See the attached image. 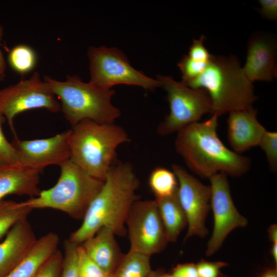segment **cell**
Segmentation results:
<instances>
[{
    "mask_svg": "<svg viewBox=\"0 0 277 277\" xmlns=\"http://www.w3.org/2000/svg\"><path fill=\"white\" fill-rule=\"evenodd\" d=\"M138 186V180L130 163H113L101 189L88 206L81 225L69 240L80 245L103 227L109 228L115 235H125L129 212L138 200L136 194Z\"/></svg>",
    "mask_w": 277,
    "mask_h": 277,
    "instance_id": "obj_1",
    "label": "cell"
},
{
    "mask_svg": "<svg viewBox=\"0 0 277 277\" xmlns=\"http://www.w3.org/2000/svg\"><path fill=\"white\" fill-rule=\"evenodd\" d=\"M218 117L192 123L177 132L175 147L188 167L201 177L209 178L223 172L235 176L250 167L249 158L226 147L219 138Z\"/></svg>",
    "mask_w": 277,
    "mask_h": 277,
    "instance_id": "obj_2",
    "label": "cell"
},
{
    "mask_svg": "<svg viewBox=\"0 0 277 277\" xmlns=\"http://www.w3.org/2000/svg\"><path fill=\"white\" fill-rule=\"evenodd\" d=\"M252 84L236 57L212 55L204 72L184 85L194 89H204L211 101L210 113L219 117L253 107L257 97Z\"/></svg>",
    "mask_w": 277,
    "mask_h": 277,
    "instance_id": "obj_3",
    "label": "cell"
},
{
    "mask_svg": "<svg viewBox=\"0 0 277 277\" xmlns=\"http://www.w3.org/2000/svg\"><path fill=\"white\" fill-rule=\"evenodd\" d=\"M128 141L127 133L121 126L85 120L71 129L70 159L91 176L104 181L117 148Z\"/></svg>",
    "mask_w": 277,
    "mask_h": 277,
    "instance_id": "obj_4",
    "label": "cell"
},
{
    "mask_svg": "<svg viewBox=\"0 0 277 277\" xmlns=\"http://www.w3.org/2000/svg\"><path fill=\"white\" fill-rule=\"evenodd\" d=\"M48 88L61 101V109L72 126L85 120L101 124H113L121 115L111 103L114 90L84 82L76 75L66 76L64 81L46 76Z\"/></svg>",
    "mask_w": 277,
    "mask_h": 277,
    "instance_id": "obj_5",
    "label": "cell"
},
{
    "mask_svg": "<svg viewBox=\"0 0 277 277\" xmlns=\"http://www.w3.org/2000/svg\"><path fill=\"white\" fill-rule=\"evenodd\" d=\"M60 166V175L54 186L20 203L32 210L51 208L83 220L104 181L91 176L70 159Z\"/></svg>",
    "mask_w": 277,
    "mask_h": 277,
    "instance_id": "obj_6",
    "label": "cell"
},
{
    "mask_svg": "<svg viewBox=\"0 0 277 277\" xmlns=\"http://www.w3.org/2000/svg\"><path fill=\"white\" fill-rule=\"evenodd\" d=\"M157 80L167 92L170 107L169 114L157 128L159 134L177 132L211 113V101L204 89H192L168 76L159 75Z\"/></svg>",
    "mask_w": 277,
    "mask_h": 277,
    "instance_id": "obj_7",
    "label": "cell"
},
{
    "mask_svg": "<svg viewBox=\"0 0 277 277\" xmlns=\"http://www.w3.org/2000/svg\"><path fill=\"white\" fill-rule=\"evenodd\" d=\"M90 83L111 89L116 85L137 86L146 90L161 87L157 80L151 78L130 65L125 54L116 48L92 46L88 50Z\"/></svg>",
    "mask_w": 277,
    "mask_h": 277,
    "instance_id": "obj_8",
    "label": "cell"
},
{
    "mask_svg": "<svg viewBox=\"0 0 277 277\" xmlns=\"http://www.w3.org/2000/svg\"><path fill=\"white\" fill-rule=\"evenodd\" d=\"M39 108L57 112L61 110V103L37 72L28 79H22L0 89V114L7 121L14 136L15 116L24 111Z\"/></svg>",
    "mask_w": 277,
    "mask_h": 277,
    "instance_id": "obj_9",
    "label": "cell"
},
{
    "mask_svg": "<svg viewBox=\"0 0 277 277\" xmlns=\"http://www.w3.org/2000/svg\"><path fill=\"white\" fill-rule=\"evenodd\" d=\"M126 224L130 250L151 256L162 251L168 242L155 200L136 201Z\"/></svg>",
    "mask_w": 277,
    "mask_h": 277,
    "instance_id": "obj_10",
    "label": "cell"
},
{
    "mask_svg": "<svg viewBox=\"0 0 277 277\" xmlns=\"http://www.w3.org/2000/svg\"><path fill=\"white\" fill-rule=\"evenodd\" d=\"M172 169L178 182V199L187 221L184 240L194 235L204 238L208 234L205 220L210 207V186L203 184L178 165L173 164Z\"/></svg>",
    "mask_w": 277,
    "mask_h": 277,
    "instance_id": "obj_11",
    "label": "cell"
},
{
    "mask_svg": "<svg viewBox=\"0 0 277 277\" xmlns=\"http://www.w3.org/2000/svg\"><path fill=\"white\" fill-rule=\"evenodd\" d=\"M210 181V207L213 213V229L206 251L207 256L214 254L233 229L247 225L246 219L238 211L233 202L226 174L216 173Z\"/></svg>",
    "mask_w": 277,
    "mask_h": 277,
    "instance_id": "obj_12",
    "label": "cell"
},
{
    "mask_svg": "<svg viewBox=\"0 0 277 277\" xmlns=\"http://www.w3.org/2000/svg\"><path fill=\"white\" fill-rule=\"evenodd\" d=\"M71 129L53 136L21 140L14 136L11 144L18 155L19 164L41 172L46 167L60 166L70 159Z\"/></svg>",
    "mask_w": 277,
    "mask_h": 277,
    "instance_id": "obj_13",
    "label": "cell"
},
{
    "mask_svg": "<svg viewBox=\"0 0 277 277\" xmlns=\"http://www.w3.org/2000/svg\"><path fill=\"white\" fill-rule=\"evenodd\" d=\"M36 240L27 217L13 226L0 242V277L6 276L19 263Z\"/></svg>",
    "mask_w": 277,
    "mask_h": 277,
    "instance_id": "obj_14",
    "label": "cell"
},
{
    "mask_svg": "<svg viewBox=\"0 0 277 277\" xmlns=\"http://www.w3.org/2000/svg\"><path fill=\"white\" fill-rule=\"evenodd\" d=\"M256 114L257 111L253 107L229 113L228 139L236 153L259 145L266 130L258 120Z\"/></svg>",
    "mask_w": 277,
    "mask_h": 277,
    "instance_id": "obj_15",
    "label": "cell"
},
{
    "mask_svg": "<svg viewBox=\"0 0 277 277\" xmlns=\"http://www.w3.org/2000/svg\"><path fill=\"white\" fill-rule=\"evenodd\" d=\"M275 45L263 37H254L248 45L246 63L242 68L248 80L269 82L277 75Z\"/></svg>",
    "mask_w": 277,
    "mask_h": 277,
    "instance_id": "obj_16",
    "label": "cell"
},
{
    "mask_svg": "<svg viewBox=\"0 0 277 277\" xmlns=\"http://www.w3.org/2000/svg\"><path fill=\"white\" fill-rule=\"evenodd\" d=\"M40 173L20 164L0 165V201L9 194L37 196Z\"/></svg>",
    "mask_w": 277,
    "mask_h": 277,
    "instance_id": "obj_17",
    "label": "cell"
},
{
    "mask_svg": "<svg viewBox=\"0 0 277 277\" xmlns=\"http://www.w3.org/2000/svg\"><path fill=\"white\" fill-rule=\"evenodd\" d=\"M108 227H103L81 245L88 255L109 275L114 270L123 254Z\"/></svg>",
    "mask_w": 277,
    "mask_h": 277,
    "instance_id": "obj_18",
    "label": "cell"
},
{
    "mask_svg": "<svg viewBox=\"0 0 277 277\" xmlns=\"http://www.w3.org/2000/svg\"><path fill=\"white\" fill-rule=\"evenodd\" d=\"M60 239L49 232L37 239L19 263L5 277H35L41 268L57 250Z\"/></svg>",
    "mask_w": 277,
    "mask_h": 277,
    "instance_id": "obj_19",
    "label": "cell"
},
{
    "mask_svg": "<svg viewBox=\"0 0 277 277\" xmlns=\"http://www.w3.org/2000/svg\"><path fill=\"white\" fill-rule=\"evenodd\" d=\"M155 200L167 241L175 242L187 225L186 216L179 202L177 191L171 196Z\"/></svg>",
    "mask_w": 277,
    "mask_h": 277,
    "instance_id": "obj_20",
    "label": "cell"
},
{
    "mask_svg": "<svg viewBox=\"0 0 277 277\" xmlns=\"http://www.w3.org/2000/svg\"><path fill=\"white\" fill-rule=\"evenodd\" d=\"M151 270L150 256L129 250L108 277H146Z\"/></svg>",
    "mask_w": 277,
    "mask_h": 277,
    "instance_id": "obj_21",
    "label": "cell"
},
{
    "mask_svg": "<svg viewBox=\"0 0 277 277\" xmlns=\"http://www.w3.org/2000/svg\"><path fill=\"white\" fill-rule=\"evenodd\" d=\"M149 185L155 199H160L174 194L177 190L178 182L173 171L157 167L149 176Z\"/></svg>",
    "mask_w": 277,
    "mask_h": 277,
    "instance_id": "obj_22",
    "label": "cell"
},
{
    "mask_svg": "<svg viewBox=\"0 0 277 277\" xmlns=\"http://www.w3.org/2000/svg\"><path fill=\"white\" fill-rule=\"evenodd\" d=\"M32 209L20 202L11 200L0 201V239L19 221L27 217Z\"/></svg>",
    "mask_w": 277,
    "mask_h": 277,
    "instance_id": "obj_23",
    "label": "cell"
},
{
    "mask_svg": "<svg viewBox=\"0 0 277 277\" xmlns=\"http://www.w3.org/2000/svg\"><path fill=\"white\" fill-rule=\"evenodd\" d=\"M35 52L26 45H18L13 47L9 52L8 62L16 72L24 75L31 71L36 64Z\"/></svg>",
    "mask_w": 277,
    "mask_h": 277,
    "instance_id": "obj_24",
    "label": "cell"
},
{
    "mask_svg": "<svg viewBox=\"0 0 277 277\" xmlns=\"http://www.w3.org/2000/svg\"><path fill=\"white\" fill-rule=\"evenodd\" d=\"M77 271L79 277H108L86 253L82 246L77 247Z\"/></svg>",
    "mask_w": 277,
    "mask_h": 277,
    "instance_id": "obj_25",
    "label": "cell"
},
{
    "mask_svg": "<svg viewBox=\"0 0 277 277\" xmlns=\"http://www.w3.org/2000/svg\"><path fill=\"white\" fill-rule=\"evenodd\" d=\"M78 245L69 240L65 242L64 254L60 277H79L77 264Z\"/></svg>",
    "mask_w": 277,
    "mask_h": 277,
    "instance_id": "obj_26",
    "label": "cell"
},
{
    "mask_svg": "<svg viewBox=\"0 0 277 277\" xmlns=\"http://www.w3.org/2000/svg\"><path fill=\"white\" fill-rule=\"evenodd\" d=\"M209 63L197 62L188 55L184 56L177 64L182 74L181 82L185 84L198 77L204 72Z\"/></svg>",
    "mask_w": 277,
    "mask_h": 277,
    "instance_id": "obj_27",
    "label": "cell"
},
{
    "mask_svg": "<svg viewBox=\"0 0 277 277\" xmlns=\"http://www.w3.org/2000/svg\"><path fill=\"white\" fill-rule=\"evenodd\" d=\"M5 121V117L0 114V165L19 164L14 146L7 140L3 131L2 126Z\"/></svg>",
    "mask_w": 277,
    "mask_h": 277,
    "instance_id": "obj_28",
    "label": "cell"
},
{
    "mask_svg": "<svg viewBox=\"0 0 277 277\" xmlns=\"http://www.w3.org/2000/svg\"><path fill=\"white\" fill-rule=\"evenodd\" d=\"M264 151L269 165L275 170L277 167V133L266 130L259 145Z\"/></svg>",
    "mask_w": 277,
    "mask_h": 277,
    "instance_id": "obj_29",
    "label": "cell"
},
{
    "mask_svg": "<svg viewBox=\"0 0 277 277\" xmlns=\"http://www.w3.org/2000/svg\"><path fill=\"white\" fill-rule=\"evenodd\" d=\"M63 255L58 249L41 268L35 277H60Z\"/></svg>",
    "mask_w": 277,
    "mask_h": 277,
    "instance_id": "obj_30",
    "label": "cell"
},
{
    "mask_svg": "<svg viewBox=\"0 0 277 277\" xmlns=\"http://www.w3.org/2000/svg\"><path fill=\"white\" fill-rule=\"evenodd\" d=\"M227 265L224 262H210L203 259L196 264L199 277H225L221 269Z\"/></svg>",
    "mask_w": 277,
    "mask_h": 277,
    "instance_id": "obj_31",
    "label": "cell"
},
{
    "mask_svg": "<svg viewBox=\"0 0 277 277\" xmlns=\"http://www.w3.org/2000/svg\"><path fill=\"white\" fill-rule=\"evenodd\" d=\"M205 36L202 35L197 39H193L187 55L192 60L200 62L209 63L212 56L204 45Z\"/></svg>",
    "mask_w": 277,
    "mask_h": 277,
    "instance_id": "obj_32",
    "label": "cell"
},
{
    "mask_svg": "<svg viewBox=\"0 0 277 277\" xmlns=\"http://www.w3.org/2000/svg\"><path fill=\"white\" fill-rule=\"evenodd\" d=\"M166 277H199L196 264L186 263L179 264L169 273H165Z\"/></svg>",
    "mask_w": 277,
    "mask_h": 277,
    "instance_id": "obj_33",
    "label": "cell"
},
{
    "mask_svg": "<svg viewBox=\"0 0 277 277\" xmlns=\"http://www.w3.org/2000/svg\"><path fill=\"white\" fill-rule=\"evenodd\" d=\"M261 8V13L269 19L276 21L277 19V1L260 0Z\"/></svg>",
    "mask_w": 277,
    "mask_h": 277,
    "instance_id": "obj_34",
    "label": "cell"
},
{
    "mask_svg": "<svg viewBox=\"0 0 277 277\" xmlns=\"http://www.w3.org/2000/svg\"><path fill=\"white\" fill-rule=\"evenodd\" d=\"M4 35V28L0 24V43ZM6 62L3 52L0 49V75L5 76Z\"/></svg>",
    "mask_w": 277,
    "mask_h": 277,
    "instance_id": "obj_35",
    "label": "cell"
},
{
    "mask_svg": "<svg viewBox=\"0 0 277 277\" xmlns=\"http://www.w3.org/2000/svg\"><path fill=\"white\" fill-rule=\"evenodd\" d=\"M268 232L270 240L272 242V245L277 244V226L273 224L270 226L268 229Z\"/></svg>",
    "mask_w": 277,
    "mask_h": 277,
    "instance_id": "obj_36",
    "label": "cell"
},
{
    "mask_svg": "<svg viewBox=\"0 0 277 277\" xmlns=\"http://www.w3.org/2000/svg\"><path fill=\"white\" fill-rule=\"evenodd\" d=\"M259 277H277L276 267L267 268Z\"/></svg>",
    "mask_w": 277,
    "mask_h": 277,
    "instance_id": "obj_37",
    "label": "cell"
},
{
    "mask_svg": "<svg viewBox=\"0 0 277 277\" xmlns=\"http://www.w3.org/2000/svg\"><path fill=\"white\" fill-rule=\"evenodd\" d=\"M165 272L161 269L151 270L146 277H166Z\"/></svg>",
    "mask_w": 277,
    "mask_h": 277,
    "instance_id": "obj_38",
    "label": "cell"
},
{
    "mask_svg": "<svg viewBox=\"0 0 277 277\" xmlns=\"http://www.w3.org/2000/svg\"><path fill=\"white\" fill-rule=\"evenodd\" d=\"M4 77L5 76L0 75V82L3 80Z\"/></svg>",
    "mask_w": 277,
    "mask_h": 277,
    "instance_id": "obj_39",
    "label": "cell"
}]
</instances>
